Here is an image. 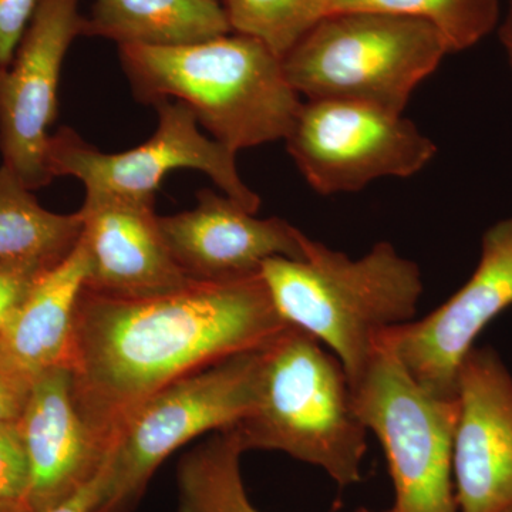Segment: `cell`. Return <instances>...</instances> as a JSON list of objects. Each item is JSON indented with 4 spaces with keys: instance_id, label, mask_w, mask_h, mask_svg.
Listing matches in <instances>:
<instances>
[{
    "instance_id": "1",
    "label": "cell",
    "mask_w": 512,
    "mask_h": 512,
    "mask_svg": "<svg viewBox=\"0 0 512 512\" xmlns=\"http://www.w3.org/2000/svg\"><path fill=\"white\" fill-rule=\"evenodd\" d=\"M289 326L261 275L192 281L148 296L83 288L67 359L74 406L110 454L126 421L151 396L192 372L265 348Z\"/></svg>"
},
{
    "instance_id": "2",
    "label": "cell",
    "mask_w": 512,
    "mask_h": 512,
    "mask_svg": "<svg viewBox=\"0 0 512 512\" xmlns=\"http://www.w3.org/2000/svg\"><path fill=\"white\" fill-rule=\"evenodd\" d=\"M119 56L138 101H183L212 138L237 154L286 140L303 104L281 57L241 33L187 46L124 45Z\"/></svg>"
},
{
    "instance_id": "3",
    "label": "cell",
    "mask_w": 512,
    "mask_h": 512,
    "mask_svg": "<svg viewBox=\"0 0 512 512\" xmlns=\"http://www.w3.org/2000/svg\"><path fill=\"white\" fill-rule=\"evenodd\" d=\"M261 276L281 318L338 357L350 384L380 333L416 319L424 291L419 265L387 241L352 259L311 239L305 259H268Z\"/></svg>"
},
{
    "instance_id": "4",
    "label": "cell",
    "mask_w": 512,
    "mask_h": 512,
    "mask_svg": "<svg viewBox=\"0 0 512 512\" xmlns=\"http://www.w3.org/2000/svg\"><path fill=\"white\" fill-rule=\"evenodd\" d=\"M245 453L281 451L325 471L339 488L362 481L367 433L338 357L289 326L262 353L251 413L234 426Z\"/></svg>"
},
{
    "instance_id": "5",
    "label": "cell",
    "mask_w": 512,
    "mask_h": 512,
    "mask_svg": "<svg viewBox=\"0 0 512 512\" xmlns=\"http://www.w3.org/2000/svg\"><path fill=\"white\" fill-rule=\"evenodd\" d=\"M450 47L424 20L379 12L323 16L282 57L286 79L308 100L350 101L403 114Z\"/></svg>"
},
{
    "instance_id": "6",
    "label": "cell",
    "mask_w": 512,
    "mask_h": 512,
    "mask_svg": "<svg viewBox=\"0 0 512 512\" xmlns=\"http://www.w3.org/2000/svg\"><path fill=\"white\" fill-rule=\"evenodd\" d=\"M265 348L192 372L141 404L114 443L109 483L94 512H133L165 458L201 434L244 420L255 404Z\"/></svg>"
},
{
    "instance_id": "7",
    "label": "cell",
    "mask_w": 512,
    "mask_h": 512,
    "mask_svg": "<svg viewBox=\"0 0 512 512\" xmlns=\"http://www.w3.org/2000/svg\"><path fill=\"white\" fill-rule=\"evenodd\" d=\"M356 412L382 444L394 487L383 512H458L453 441L458 403L419 386L389 349L350 384ZM356 512H373L362 508Z\"/></svg>"
},
{
    "instance_id": "8",
    "label": "cell",
    "mask_w": 512,
    "mask_h": 512,
    "mask_svg": "<svg viewBox=\"0 0 512 512\" xmlns=\"http://www.w3.org/2000/svg\"><path fill=\"white\" fill-rule=\"evenodd\" d=\"M151 106L157 110V130L146 143L123 153H103L73 128H59L47 143V171L52 178H77L86 192L156 197L165 175L188 168L207 174L227 197L256 214L261 197L239 175L237 153L204 136L183 101L158 99Z\"/></svg>"
},
{
    "instance_id": "9",
    "label": "cell",
    "mask_w": 512,
    "mask_h": 512,
    "mask_svg": "<svg viewBox=\"0 0 512 512\" xmlns=\"http://www.w3.org/2000/svg\"><path fill=\"white\" fill-rule=\"evenodd\" d=\"M289 156L320 195L357 192L380 178H409L437 146L403 114L336 100L303 103L286 137Z\"/></svg>"
},
{
    "instance_id": "10",
    "label": "cell",
    "mask_w": 512,
    "mask_h": 512,
    "mask_svg": "<svg viewBox=\"0 0 512 512\" xmlns=\"http://www.w3.org/2000/svg\"><path fill=\"white\" fill-rule=\"evenodd\" d=\"M512 306V217L495 222L481 239L470 279L436 311L380 333L390 350L424 390L456 399L461 363L481 332Z\"/></svg>"
},
{
    "instance_id": "11",
    "label": "cell",
    "mask_w": 512,
    "mask_h": 512,
    "mask_svg": "<svg viewBox=\"0 0 512 512\" xmlns=\"http://www.w3.org/2000/svg\"><path fill=\"white\" fill-rule=\"evenodd\" d=\"M80 2L43 0L12 63L0 72L2 164L32 191L53 180L46 148L57 119L63 62L76 37L83 36Z\"/></svg>"
},
{
    "instance_id": "12",
    "label": "cell",
    "mask_w": 512,
    "mask_h": 512,
    "mask_svg": "<svg viewBox=\"0 0 512 512\" xmlns=\"http://www.w3.org/2000/svg\"><path fill=\"white\" fill-rule=\"evenodd\" d=\"M453 441L458 512L512 505V375L493 348H473L457 379Z\"/></svg>"
},
{
    "instance_id": "13",
    "label": "cell",
    "mask_w": 512,
    "mask_h": 512,
    "mask_svg": "<svg viewBox=\"0 0 512 512\" xmlns=\"http://www.w3.org/2000/svg\"><path fill=\"white\" fill-rule=\"evenodd\" d=\"M168 251L195 282H231L261 275L271 258L305 259L311 238L284 218H256L227 195L197 194L194 210L158 217Z\"/></svg>"
},
{
    "instance_id": "14",
    "label": "cell",
    "mask_w": 512,
    "mask_h": 512,
    "mask_svg": "<svg viewBox=\"0 0 512 512\" xmlns=\"http://www.w3.org/2000/svg\"><path fill=\"white\" fill-rule=\"evenodd\" d=\"M154 202L156 197L86 192L79 210L89 255L84 288L106 295L148 296L192 282L168 251Z\"/></svg>"
},
{
    "instance_id": "15",
    "label": "cell",
    "mask_w": 512,
    "mask_h": 512,
    "mask_svg": "<svg viewBox=\"0 0 512 512\" xmlns=\"http://www.w3.org/2000/svg\"><path fill=\"white\" fill-rule=\"evenodd\" d=\"M18 423L30 467L29 512L62 503L92 480L110 456L77 413L69 366L53 367L33 380Z\"/></svg>"
},
{
    "instance_id": "16",
    "label": "cell",
    "mask_w": 512,
    "mask_h": 512,
    "mask_svg": "<svg viewBox=\"0 0 512 512\" xmlns=\"http://www.w3.org/2000/svg\"><path fill=\"white\" fill-rule=\"evenodd\" d=\"M89 275L83 239L63 261L37 279L22 305L0 332V360L35 380L67 366L74 312Z\"/></svg>"
},
{
    "instance_id": "17",
    "label": "cell",
    "mask_w": 512,
    "mask_h": 512,
    "mask_svg": "<svg viewBox=\"0 0 512 512\" xmlns=\"http://www.w3.org/2000/svg\"><path fill=\"white\" fill-rule=\"evenodd\" d=\"M229 33L221 0H94L83 25V36L119 46H187Z\"/></svg>"
},
{
    "instance_id": "18",
    "label": "cell",
    "mask_w": 512,
    "mask_h": 512,
    "mask_svg": "<svg viewBox=\"0 0 512 512\" xmlns=\"http://www.w3.org/2000/svg\"><path fill=\"white\" fill-rule=\"evenodd\" d=\"M33 192L0 165V259L59 264L82 238V217L47 211Z\"/></svg>"
},
{
    "instance_id": "19",
    "label": "cell",
    "mask_w": 512,
    "mask_h": 512,
    "mask_svg": "<svg viewBox=\"0 0 512 512\" xmlns=\"http://www.w3.org/2000/svg\"><path fill=\"white\" fill-rule=\"evenodd\" d=\"M244 453L234 427L214 431L187 451L177 466L178 512H261L242 480Z\"/></svg>"
},
{
    "instance_id": "20",
    "label": "cell",
    "mask_w": 512,
    "mask_h": 512,
    "mask_svg": "<svg viewBox=\"0 0 512 512\" xmlns=\"http://www.w3.org/2000/svg\"><path fill=\"white\" fill-rule=\"evenodd\" d=\"M340 12H379L429 22L451 53L478 45L501 20V0H325V16Z\"/></svg>"
},
{
    "instance_id": "21",
    "label": "cell",
    "mask_w": 512,
    "mask_h": 512,
    "mask_svg": "<svg viewBox=\"0 0 512 512\" xmlns=\"http://www.w3.org/2000/svg\"><path fill=\"white\" fill-rule=\"evenodd\" d=\"M232 32L284 57L325 16V0H224Z\"/></svg>"
},
{
    "instance_id": "22",
    "label": "cell",
    "mask_w": 512,
    "mask_h": 512,
    "mask_svg": "<svg viewBox=\"0 0 512 512\" xmlns=\"http://www.w3.org/2000/svg\"><path fill=\"white\" fill-rule=\"evenodd\" d=\"M30 467L18 421L0 424V503L25 504Z\"/></svg>"
},
{
    "instance_id": "23",
    "label": "cell",
    "mask_w": 512,
    "mask_h": 512,
    "mask_svg": "<svg viewBox=\"0 0 512 512\" xmlns=\"http://www.w3.org/2000/svg\"><path fill=\"white\" fill-rule=\"evenodd\" d=\"M53 266L40 261L0 259V332L25 301L37 279Z\"/></svg>"
},
{
    "instance_id": "24",
    "label": "cell",
    "mask_w": 512,
    "mask_h": 512,
    "mask_svg": "<svg viewBox=\"0 0 512 512\" xmlns=\"http://www.w3.org/2000/svg\"><path fill=\"white\" fill-rule=\"evenodd\" d=\"M43 0H0V72L8 69Z\"/></svg>"
},
{
    "instance_id": "25",
    "label": "cell",
    "mask_w": 512,
    "mask_h": 512,
    "mask_svg": "<svg viewBox=\"0 0 512 512\" xmlns=\"http://www.w3.org/2000/svg\"><path fill=\"white\" fill-rule=\"evenodd\" d=\"M33 380L0 360V424L18 421L28 403Z\"/></svg>"
},
{
    "instance_id": "26",
    "label": "cell",
    "mask_w": 512,
    "mask_h": 512,
    "mask_svg": "<svg viewBox=\"0 0 512 512\" xmlns=\"http://www.w3.org/2000/svg\"><path fill=\"white\" fill-rule=\"evenodd\" d=\"M110 456L99 473L82 485L79 490L46 512H94L99 507L109 483Z\"/></svg>"
},
{
    "instance_id": "27",
    "label": "cell",
    "mask_w": 512,
    "mask_h": 512,
    "mask_svg": "<svg viewBox=\"0 0 512 512\" xmlns=\"http://www.w3.org/2000/svg\"><path fill=\"white\" fill-rule=\"evenodd\" d=\"M498 37L507 56L508 66L512 76V0H507V12L503 20L498 23Z\"/></svg>"
},
{
    "instance_id": "28",
    "label": "cell",
    "mask_w": 512,
    "mask_h": 512,
    "mask_svg": "<svg viewBox=\"0 0 512 512\" xmlns=\"http://www.w3.org/2000/svg\"><path fill=\"white\" fill-rule=\"evenodd\" d=\"M0 512H29L25 504L0 503Z\"/></svg>"
},
{
    "instance_id": "29",
    "label": "cell",
    "mask_w": 512,
    "mask_h": 512,
    "mask_svg": "<svg viewBox=\"0 0 512 512\" xmlns=\"http://www.w3.org/2000/svg\"><path fill=\"white\" fill-rule=\"evenodd\" d=\"M501 512H512V505H511V507L505 508V510L501 511Z\"/></svg>"
},
{
    "instance_id": "30",
    "label": "cell",
    "mask_w": 512,
    "mask_h": 512,
    "mask_svg": "<svg viewBox=\"0 0 512 512\" xmlns=\"http://www.w3.org/2000/svg\"><path fill=\"white\" fill-rule=\"evenodd\" d=\"M221 2H224V0H221Z\"/></svg>"
}]
</instances>
